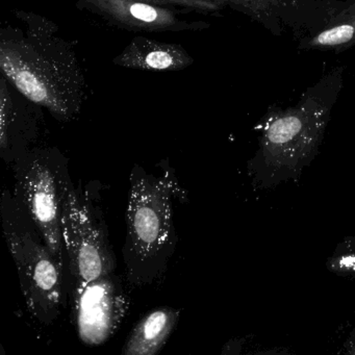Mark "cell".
Here are the masks:
<instances>
[{
    "mask_svg": "<svg viewBox=\"0 0 355 355\" xmlns=\"http://www.w3.org/2000/svg\"><path fill=\"white\" fill-rule=\"evenodd\" d=\"M209 1L218 3L222 8H230L247 16L274 36H282L286 31L273 8L268 5L265 0H209Z\"/></svg>",
    "mask_w": 355,
    "mask_h": 355,
    "instance_id": "obj_13",
    "label": "cell"
},
{
    "mask_svg": "<svg viewBox=\"0 0 355 355\" xmlns=\"http://www.w3.org/2000/svg\"><path fill=\"white\" fill-rule=\"evenodd\" d=\"M157 5L180 6L200 13H213L222 10L221 6L209 0H143Z\"/></svg>",
    "mask_w": 355,
    "mask_h": 355,
    "instance_id": "obj_16",
    "label": "cell"
},
{
    "mask_svg": "<svg viewBox=\"0 0 355 355\" xmlns=\"http://www.w3.org/2000/svg\"><path fill=\"white\" fill-rule=\"evenodd\" d=\"M1 217L26 309L37 321L51 325L64 305L65 267L53 257L38 228L10 193H3Z\"/></svg>",
    "mask_w": 355,
    "mask_h": 355,
    "instance_id": "obj_4",
    "label": "cell"
},
{
    "mask_svg": "<svg viewBox=\"0 0 355 355\" xmlns=\"http://www.w3.org/2000/svg\"><path fill=\"white\" fill-rule=\"evenodd\" d=\"M113 63L143 71H180L192 65L194 60L180 45L137 37Z\"/></svg>",
    "mask_w": 355,
    "mask_h": 355,
    "instance_id": "obj_10",
    "label": "cell"
},
{
    "mask_svg": "<svg viewBox=\"0 0 355 355\" xmlns=\"http://www.w3.org/2000/svg\"><path fill=\"white\" fill-rule=\"evenodd\" d=\"M298 51L340 53L355 49V0H336L327 17L295 39Z\"/></svg>",
    "mask_w": 355,
    "mask_h": 355,
    "instance_id": "obj_9",
    "label": "cell"
},
{
    "mask_svg": "<svg viewBox=\"0 0 355 355\" xmlns=\"http://www.w3.org/2000/svg\"><path fill=\"white\" fill-rule=\"evenodd\" d=\"M273 8L284 28L295 39L324 21L334 8L336 0H265Z\"/></svg>",
    "mask_w": 355,
    "mask_h": 355,
    "instance_id": "obj_12",
    "label": "cell"
},
{
    "mask_svg": "<svg viewBox=\"0 0 355 355\" xmlns=\"http://www.w3.org/2000/svg\"><path fill=\"white\" fill-rule=\"evenodd\" d=\"M344 82V66H334L301 94L296 105L269 107L255 125L259 144L248 162L255 189L271 190L298 182L319 153Z\"/></svg>",
    "mask_w": 355,
    "mask_h": 355,
    "instance_id": "obj_1",
    "label": "cell"
},
{
    "mask_svg": "<svg viewBox=\"0 0 355 355\" xmlns=\"http://www.w3.org/2000/svg\"><path fill=\"white\" fill-rule=\"evenodd\" d=\"M14 197L38 228L53 257L65 267L63 200L71 180L68 161L53 149H39L14 161Z\"/></svg>",
    "mask_w": 355,
    "mask_h": 355,
    "instance_id": "obj_5",
    "label": "cell"
},
{
    "mask_svg": "<svg viewBox=\"0 0 355 355\" xmlns=\"http://www.w3.org/2000/svg\"><path fill=\"white\" fill-rule=\"evenodd\" d=\"M62 226L72 291L115 273L109 228L92 189L70 180L64 195Z\"/></svg>",
    "mask_w": 355,
    "mask_h": 355,
    "instance_id": "obj_6",
    "label": "cell"
},
{
    "mask_svg": "<svg viewBox=\"0 0 355 355\" xmlns=\"http://www.w3.org/2000/svg\"><path fill=\"white\" fill-rule=\"evenodd\" d=\"M180 309L161 306L151 309L128 334L122 355H155L161 352L180 321Z\"/></svg>",
    "mask_w": 355,
    "mask_h": 355,
    "instance_id": "obj_11",
    "label": "cell"
},
{
    "mask_svg": "<svg viewBox=\"0 0 355 355\" xmlns=\"http://www.w3.org/2000/svg\"><path fill=\"white\" fill-rule=\"evenodd\" d=\"M175 200L186 201V191L167 164H159L157 171L135 165L130 178L122 249L126 279L132 286L155 284L167 271L178 241Z\"/></svg>",
    "mask_w": 355,
    "mask_h": 355,
    "instance_id": "obj_2",
    "label": "cell"
},
{
    "mask_svg": "<svg viewBox=\"0 0 355 355\" xmlns=\"http://www.w3.org/2000/svg\"><path fill=\"white\" fill-rule=\"evenodd\" d=\"M326 268L340 277L355 279V238L347 236L328 257Z\"/></svg>",
    "mask_w": 355,
    "mask_h": 355,
    "instance_id": "obj_14",
    "label": "cell"
},
{
    "mask_svg": "<svg viewBox=\"0 0 355 355\" xmlns=\"http://www.w3.org/2000/svg\"><path fill=\"white\" fill-rule=\"evenodd\" d=\"M345 347H346L347 353L355 355V331H353L349 336L348 340L345 343Z\"/></svg>",
    "mask_w": 355,
    "mask_h": 355,
    "instance_id": "obj_17",
    "label": "cell"
},
{
    "mask_svg": "<svg viewBox=\"0 0 355 355\" xmlns=\"http://www.w3.org/2000/svg\"><path fill=\"white\" fill-rule=\"evenodd\" d=\"M80 5L113 24L146 32H180L209 28L205 22L180 19L172 10L143 0H80Z\"/></svg>",
    "mask_w": 355,
    "mask_h": 355,
    "instance_id": "obj_8",
    "label": "cell"
},
{
    "mask_svg": "<svg viewBox=\"0 0 355 355\" xmlns=\"http://www.w3.org/2000/svg\"><path fill=\"white\" fill-rule=\"evenodd\" d=\"M72 313L78 338L89 346L105 344L125 317L128 296L115 273L72 291Z\"/></svg>",
    "mask_w": 355,
    "mask_h": 355,
    "instance_id": "obj_7",
    "label": "cell"
},
{
    "mask_svg": "<svg viewBox=\"0 0 355 355\" xmlns=\"http://www.w3.org/2000/svg\"><path fill=\"white\" fill-rule=\"evenodd\" d=\"M12 103L6 86L5 78H1L0 90V148L1 155L6 159L10 149V125H11Z\"/></svg>",
    "mask_w": 355,
    "mask_h": 355,
    "instance_id": "obj_15",
    "label": "cell"
},
{
    "mask_svg": "<svg viewBox=\"0 0 355 355\" xmlns=\"http://www.w3.org/2000/svg\"><path fill=\"white\" fill-rule=\"evenodd\" d=\"M355 280V279H354Z\"/></svg>",
    "mask_w": 355,
    "mask_h": 355,
    "instance_id": "obj_18",
    "label": "cell"
},
{
    "mask_svg": "<svg viewBox=\"0 0 355 355\" xmlns=\"http://www.w3.org/2000/svg\"><path fill=\"white\" fill-rule=\"evenodd\" d=\"M0 68L24 96L58 119H72L80 112L84 78L76 60L58 51L55 43L34 38L3 41Z\"/></svg>",
    "mask_w": 355,
    "mask_h": 355,
    "instance_id": "obj_3",
    "label": "cell"
}]
</instances>
